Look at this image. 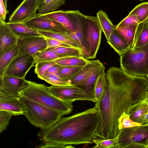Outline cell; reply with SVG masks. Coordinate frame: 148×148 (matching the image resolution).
Here are the masks:
<instances>
[{
    "label": "cell",
    "mask_w": 148,
    "mask_h": 148,
    "mask_svg": "<svg viewBox=\"0 0 148 148\" xmlns=\"http://www.w3.org/2000/svg\"><path fill=\"white\" fill-rule=\"evenodd\" d=\"M106 83L95 107L98 110L100 123L96 138L111 139L120 130L118 119L132 105L143 100L148 90L147 76H133L121 68L112 66L105 73Z\"/></svg>",
    "instance_id": "cell-1"
},
{
    "label": "cell",
    "mask_w": 148,
    "mask_h": 148,
    "mask_svg": "<svg viewBox=\"0 0 148 148\" xmlns=\"http://www.w3.org/2000/svg\"><path fill=\"white\" fill-rule=\"evenodd\" d=\"M95 107L67 117H62L48 129L38 134L40 148H73L72 145L93 143L100 123Z\"/></svg>",
    "instance_id": "cell-2"
},
{
    "label": "cell",
    "mask_w": 148,
    "mask_h": 148,
    "mask_svg": "<svg viewBox=\"0 0 148 148\" xmlns=\"http://www.w3.org/2000/svg\"><path fill=\"white\" fill-rule=\"evenodd\" d=\"M23 115L34 126L42 130L48 129L65 114L60 111L19 95Z\"/></svg>",
    "instance_id": "cell-3"
},
{
    "label": "cell",
    "mask_w": 148,
    "mask_h": 148,
    "mask_svg": "<svg viewBox=\"0 0 148 148\" xmlns=\"http://www.w3.org/2000/svg\"><path fill=\"white\" fill-rule=\"evenodd\" d=\"M27 87L20 92L19 95L25 97L36 102L55 109L64 113L69 114L73 110V102L60 99L49 90L44 84L28 81Z\"/></svg>",
    "instance_id": "cell-4"
},
{
    "label": "cell",
    "mask_w": 148,
    "mask_h": 148,
    "mask_svg": "<svg viewBox=\"0 0 148 148\" xmlns=\"http://www.w3.org/2000/svg\"><path fill=\"white\" fill-rule=\"evenodd\" d=\"M120 67L133 76L148 75V43L134 48H129L120 55Z\"/></svg>",
    "instance_id": "cell-5"
},
{
    "label": "cell",
    "mask_w": 148,
    "mask_h": 148,
    "mask_svg": "<svg viewBox=\"0 0 148 148\" xmlns=\"http://www.w3.org/2000/svg\"><path fill=\"white\" fill-rule=\"evenodd\" d=\"M84 29L89 48V59H94L100 47L102 32L97 16L85 15Z\"/></svg>",
    "instance_id": "cell-6"
},
{
    "label": "cell",
    "mask_w": 148,
    "mask_h": 148,
    "mask_svg": "<svg viewBox=\"0 0 148 148\" xmlns=\"http://www.w3.org/2000/svg\"><path fill=\"white\" fill-rule=\"evenodd\" d=\"M117 136L118 148H125L133 142L144 143L148 138V124L122 129Z\"/></svg>",
    "instance_id": "cell-7"
},
{
    "label": "cell",
    "mask_w": 148,
    "mask_h": 148,
    "mask_svg": "<svg viewBox=\"0 0 148 148\" xmlns=\"http://www.w3.org/2000/svg\"><path fill=\"white\" fill-rule=\"evenodd\" d=\"M17 45L18 49L17 56L35 57L38 52L48 48L45 37L42 36L18 38Z\"/></svg>",
    "instance_id": "cell-8"
},
{
    "label": "cell",
    "mask_w": 148,
    "mask_h": 148,
    "mask_svg": "<svg viewBox=\"0 0 148 148\" xmlns=\"http://www.w3.org/2000/svg\"><path fill=\"white\" fill-rule=\"evenodd\" d=\"M36 62L35 57L33 56H17L8 67L5 75L25 78L29 70Z\"/></svg>",
    "instance_id": "cell-9"
},
{
    "label": "cell",
    "mask_w": 148,
    "mask_h": 148,
    "mask_svg": "<svg viewBox=\"0 0 148 148\" xmlns=\"http://www.w3.org/2000/svg\"><path fill=\"white\" fill-rule=\"evenodd\" d=\"M36 30L68 33L69 30L61 23L52 19L44 14H37L35 16L23 23Z\"/></svg>",
    "instance_id": "cell-10"
},
{
    "label": "cell",
    "mask_w": 148,
    "mask_h": 148,
    "mask_svg": "<svg viewBox=\"0 0 148 148\" xmlns=\"http://www.w3.org/2000/svg\"><path fill=\"white\" fill-rule=\"evenodd\" d=\"M40 0L23 1L10 16L9 22L23 23L35 16Z\"/></svg>",
    "instance_id": "cell-11"
},
{
    "label": "cell",
    "mask_w": 148,
    "mask_h": 148,
    "mask_svg": "<svg viewBox=\"0 0 148 148\" xmlns=\"http://www.w3.org/2000/svg\"><path fill=\"white\" fill-rule=\"evenodd\" d=\"M48 87L53 94L63 100L73 102L76 100L88 101L84 90L77 86L52 85Z\"/></svg>",
    "instance_id": "cell-12"
},
{
    "label": "cell",
    "mask_w": 148,
    "mask_h": 148,
    "mask_svg": "<svg viewBox=\"0 0 148 148\" xmlns=\"http://www.w3.org/2000/svg\"><path fill=\"white\" fill-rule=\"evenodd\" d=\"M25 78L5 75L0 78V92L6 95L19 97V93L28 86Z\"/></svg>",
    "instance_id": "cell-13"
},
{
    "label": "cell",
    "mask_w": 148,
    "mask_h": 148,
    "mask_svg": "<svg viewBox=\"0 0 148 148\" xmlns=\"http://www.w3.org/2000/svg\"><path fill=\"white\" fill-rule=\"evenodd\" d=\"M66 11L75 26V33L80 42L83 57L85 58L89 59V48L85 37L84 29L85 15L79 10Z\"/></svg>",
    "instance_id": "cell-14"
},
{
    "label": "cell",
    "mask_w": 148,
    "mask_h": 148,
    "mask_svg": "<svg viewBox=\"0 0 148 148\" xmlns=\"http://www.w3.org/2000/svg\"><path fill=\"white\" fill-rule=\"evenodd\" d=\"M0 110L9 112L13 115H23L24 109L20 97L8 96L0 92Z\"/></svg>",
    "instance_id": "cell-15"
},
{
    "label": "cell",
    "mask_w": 148,
    "mask_h": 148,
    "mask_svg": "<svg viewBox=\"0 0 148 148\" xmlns=\"http://www.w3.org/2000/svg\"><path fill=\"white\" fill-rule=\"evenodd\" d=\"M18 38L7 22L0 19V53L16 45Z\"/></svg>",
    "instance_id": "cell-16"
},
{
    "label": "cell",
    "mask_w": 148,
    "mask_h": 148,
    "mask_svg": "<svg viewBox=\"0 0 148 148\" xmlns=\"http://www.w3.org/2000/svg\"><path fill=\"white\" fill-rule=\"evenodd\" d=\"M105 67L102 64L96 69L83 83L77 86L83 89L86 93L88 101L96 103L95 95V87L99 76L105 71Z\"/></svg>",
    "instance_id": "cell-17"
},
{
    "label": "cell",
    "mask_w": 148,
    "mask_h": 148,
    "mask_svg": "<svg viewBox=\"0 0 148 148\" xmlns=\"http://www.w3.org/2000/svg\"><path fill=\"white\" fill-rule=\"evenodd\" d=\"M102 64L99 59L89 60L81 71L68 81L72 85L77 86L85 81L96 69Z\"/></svg>",
    "instance_id": "cell-18"
},
{
    "label": "cell",
    "mask_w": 148,
    "mask_h": 148,
    "mask_svg": "<svg viewBox=\"0 0 148 148\" xmlns=\"http://www.w3.org/2000/svg\"><path fill=\"white\" fill-rule=\"evenodd\" d=\"M18 52V47L16 45L0 53V78L5 75L7 68L17 56Z\"/></svg>",
    "instance_id": "cell-19"
},
{
    "label": "cell",
    "mask_w": 148,
    "mask_h": 148,
    "mask_svg": "<svg viewBox=\"0 0 148 148\" xmlns=\"http://www.w3.org/2000/svg\"><path fill=\"white\" fill-rule=\"evenodd\" d=\"M48 17L62 24L69 30L75 32V27L66 11L59 10L44 14Z\"/></svg>",
    "instance_id": "cell-20"
},
{
    "label": "cell",
    "mask_w": 148,
    "mask_h": 148,
    "mask_svg": "<svg viewBox=\"0 0 148 148\" xmlns=\"http://www.w3.org/2000/svg\"><path fill=\"white\" fill-rule=\"evenodd\" d=\"M37 31L45 37L56 39L72 47L82 50L81 48L68 33L52 32L40 30H38Z\"/></svg>",
    "instance_id": "cell-21"
},
{
    "label": "cell",
    "mask_w": 148,
    "mask_h": 148,
    "mask_svg": "<svg viewBox=\"0 0 148 148\" xmlns=\"http://www.w3.org/2000/svg\"><path fill=\"white\" fill-rule=\"evenodd\" d=\"M9 26L18 37H26L42 36L37 30L32 29L23 23L8 22Z\"/></svg>",
    "instance_id": "cell-22"
},
{
    "label": "cell",
    "mask_w": 148,
    "mask_h": 148,
    "mask_svg": "<svg viewBox=\"0 0 148 148\" xmlns=\"http://www.w3.org/2000/svg\"><path fill=\"white\" fill-rule=\"evenodd\" d=\"M148 43V18L139 24L137 27L132 49L143 46Z\"/></svg>",
    "instance_id": "cell-23"
},
{
    "label": "cell",
    "mask_w": 148,
    "mask_h": 148,
    "mask_svg": "<svg viewBox=\"0 0 148 148\" xmlns=\"http://www.w3.org/2000/svg\"><path fill=\"white\" fill-rule=\"evenodd\" d=\"M107 42L120 56L130 48L125 39L115 29L111 35Z\"/></svg>",
    "instance_id": "cell-24"
},
{
    "label": "cell",
    "mask_w": 148,
    "mask_h": 148,
    "mask_svg": "<svg viewBox=\"0 0 148 148\" xmlns=\"http://www.w3.org/2000/svg\"><path fill=\"white\" fill-rule=\"evenodd\" d=\"M102 31L108 40L114 31L115 29V26L113 24L109 18L107 14L104 11L100 10L97 13Z\"/></svg>",
    "instance_id": "cell-25"
},
{
    "label": "cell",
    "mask_w": 148,
    "mask_h": 148,
    "mask_svg": "<svg viewBox=\"0 0 148 148\" xmlns=\"http://www.w3.org/2000/svg\"><path fill=\"white\" fill-rule=\"evenodd\" d=\"M125 112L132 120L136 122L140 117L148 113V105L142 100L131 106Z\"/></svg>",
    "instance_id": "cell-26"
},
{
    "label": "cell",
    "mask_w": 148,
    "mask_h": 148,
    "mask_svg": "<svg viewBox=\"0 0 148 148\" xmlns=\"http://www.w3.org/2000/svg\"><path fill=\"white\" fill-rule=\"evenodd\" d=\"M66 0H40L38 14H42L54 12L64 4Z\"/></svg>",
    "instance_id": "cell-27"
},
{
    "label": "cell",
    "mask_w": 148,
    "mask_h": 148,
    "mask_svg": "<svg viewBox=\"0 0 148 148\" xmlns=\"http://www.w3.org/2000/svg\"><path fill=\"white\" fill-rule=\"evenodd\" d=\"M46 49L66 57L73 56L83 57L82 50L74 47L55 46L49 47Z\"/></svg>",
    "instance_id": "cell-28"
},
{
    "label": "cell",
    "mask_w": 148,
    "mask_h": 148,
    "mask_svg": "<svg viewBox=\"0 0 148 148\" xmlns=\"http://www.w3.org/2000/svg\"><path fill=\"white\" fill-rule=\"evenodd\" d=\"M138 24L125 27H115L116 31L122 36L128 43L130 48L132 49L136 29Z\"/></svg>",
    "instance_id": "cell-29"
},
{
    "label": "cell",
    "mask_w": 148,
    "mask_h": 148,
    "mask_svg": "<svg viewBox=\"0 0 148 148\" xmlns=\"http://www.w3.org/2000/svg\"><path fill=\"white\" fill-rule=\"evenodd\" d=\"M88 60L83 57L70 56L60 58L55 61L56 63L63 66H84Z\"/></svg>",
    "instance_id": "cell-30"
},
{
    "label": "cell",
    "mask_w": 148,
    "mask_h": 148,
    "mask_svg": "<svg viewBox=\"0 0 148 148\" xmlns=\"http://www.w3.org/2000/svg\"><path fill=\"white\" fill-rule=\"evenodd\" d=\"M84 66H62L57 75L62 79L68 81L77 74Z\"/></svg>",
    "instance_id": "cell-31"
},
{
    "label": "cell",
    "mask_w": 148,
    "mask_h": 148,
    "mask_svg": "<svg viewBox=\"0 0 148 148\" xmlns=\"http://www.w3.org/2000/svg\"><path fill=\"white\" fill-rule=\"evenodd\" d=\"M135 14L139 23L144 22L148 18V2L140 3L136 6L128 15Z\"/></svg>",
    "instance_id": "cell-32"
},
{
    "label": "cell",
    "mask_w": 148,
    "mask_h": 148,
    "mask_svg": "<svg viewBox=\"0 0 148 148\" xmlns=\"http://www.w3.org/2000/svg\"><path fill=\"white\" fill-rule=\"evenodd\" d=\"M95 148H118V137L111 139L96 138L93 140Z\"/></svg>",
    "instance_id": "cell-33"
},
{
    "label": "cell",
    "mask_w": 148,
    "mask_h": 148,
    "mask_svg": "<svg viewBox=\"0 0 148 148\" xmlns=\"http://www.w3.org/2000/svg\"><path fill=\"white\" fill-rule=\"evenodd\" d=\"M56 63L54 61H40L36 62L34 72L38 78L42 79V78L47 69Z\"/></svg>",
    "instance_id": "cell-34"
},
{
    "label": "cell",
    "mask_w": 148,
    "mask_h": 148,
    "mask_svg": "<svg viewBox=\"0 0 148 148\" xmlns=\"http://www.w3.org/2000/svg\"><path fill=\"white\" fill-rule=\"evenodd\" d=\"M35 57L37 62L40 61H54L57 59L66 57L46 49L38 52Z\"/></svg>",
    "instance_id": "cell-35"
},
{
    "label": "cell",
    "mask_w": 148,
    "mask_h": 148,
    "mask_svg": "<svg viewBox=\"0 0 148 148\" xmlns=\"http://www.w3.org/2000/svg\"><path fill=\"white\" fill-rule=\"evenodd\" d=\"M47 82L55 86H72L68 81L64 80L57 75L53 74L45 73L42 78V79Z\"/></svg>",
    "instance_id": "cell-36"
},
{
    "label": "cell",
    "mask_w": 148,
    "mask_h": 148,
    "mask_svg": "<svg viewBox=\"0 0 148 148\" xmlns=\"http://www.w3.org/2000/svg\"><path fill=\"white\" fill-rule=\"evenodd\" d=\"M141 124L134 121L125 112H124L118 119V126L119 129L131 127L140 126Z\"/></svg>",
    "instance_id": "cell-37"
},
{
    "label": "cell",
    "mask_w": 148,
    "mask_h": 148,
    "mask_svg": "<svg viewBox=\"0 0 148 148\" xmlns=\"http://www.w3.org/2000/svg\"><path fill=\"white\" fill-rule=\"evenodd\" d=\"M106 78L105 71L98 77L95 87V95L96 101L100 98L106 83Z\"/></svg>",
    "instance_id": "cell-38"
},
{
    "label": "cell",
    "mask_w": 148,
    "mask_h": 148,
    "mask_svg": "<svg viewBox=\"0 0 148 148\" xmlns=\"http://www.w3.org/2000/svg\"><path fill=\"white\" fill-rule=\"evenodd\" d=\"M13 115L10 113L0 110V133L5 131L9 124V121Z\"/></svg>",
    "instance_id": "cell-39"
},
{
    "label": "cell",
    "mask_w": 148,
    "mask_h": 148,
    "mask_svg": "<svg viewBox=\"0 0 148 148\" xmlns=\"http://www.w3.org/2000/svg\"><path fill=\"white\" fill-rule=\"evenodd\" d=\"M139 24L137 16L135 14L128 15L115 26V27H125Z\"/></svg>",
    "instance_id": "cell-40"
},
{
    "label": "cell",
    "mask_w": 148,
    "mask_h": 148,
    "mask_svg": "<svg viewBox=\"0 0 148 148\" xmlns=\"http://www.w3.org/2000/svg\"><path fill=\"white\" fill-rule=\"evenodd\" d=\"M45 37L48 47L55 46L72 47L71 46L56 39L48 37Z\"/></svg>",
    "instance_id": "cell-41"
},
{
    "label": "cell",
    "mask_w": 148,
    "mask_h": 148,
    "mask_svg": "<svg viewBox=\"0 0 148 148\" xmlns=\"http://www.w3.org/2000/svg\"><path fill=\"white\" fill-rule=\"evenodd\" d=\"M62 66L56 63L50 67L47 71L45 73L53 74L57 75L58 72Z\"/></svg>",
    "instance_id": "cell-42"
},
{
    "label": "cell",
    "mask_w": 148,
    "mask_h": 148,
    "mask_svg": "<svg viewBox=\"0 0 148 148\" xmlns=\"http://www.w3.org/2000/svg\"><path fill=\"white\" fill-rule=\"evenodd\" d=\"M8 10L5 8L3 0H0V19L5 21Z\"/></svg>",
    "instance_id": "cell-43"
},
{
    "label": "cell",
    "mask_w": 148,
    "mask_h": 148,
    "mask_svg": "<svg viewBox=\"0 0 148 148\" xmlns=\"http://www.w3.org/2000/svg\"><path fill=\"white\" fill-rule=\"evenodd\" d=\"M146 145L144 143L136 142L131 143L127 145L125 148H145Z\"/></svg>",
    "instance_id": "cell-44"
},
{
    "label": "cell",
    "mask_w": 148,
    "mask_h": 148,
    "mask_svg": "<svg viewBox=\"0 0 148 148\" xmlns=\"http://www.w3.org/2000/svg\"><path fill=\"white\" fill-rule=\"evenodd\" d=\"M136 122L142 124H147L148 123V113L144 114L140 117Z\"/></svg>",
    "instance_id": "cell-45"
},
{
    "label": "cell",
    "mask_w": 148,
    "mask_h": 148,
    "mask_svg": "<svg viewBox=\"0 0 148 148\" xmlns=\"http://www.w3.org/2000/svg\"><path fill=\"white\" fill-rule=\"evenodd\" d=\"M68 33L70 34L73 39L77 43L82 49L80 42L79 39L76 35L75 32H72L69 30Z\"/></svg>",
    "instance_id": "cell-46"
},
{
    "label": "cell",
    "mask_w": 148,
    "mask_h": 148,
    "mask_svg": "<svg viewBox=\"0 0 148 148\" xmlns=\"http://www.w3.org/2000/svg\"><path fill=\"white\" fill-rule=\"evenodd\" d=\"M143 100L148 105V90L144 94Z\"/></svg>",
    "instance_id": "cell-47"
},
{
    "label": "cell",
    "mask_w": 148,
    "mask_h": 148,
    "mask_svg": "<svg viewBox=\"0 0 148 148\" xmlns=\"http://www.w3.org/2000/svg\"><path fill=\"white\" fill-rule=\"evenodd\" d=\"M8 0H3V3L5 8L7 9V2Z\"/></svg>",
    "instance_id": "cell-48"
},
{
    "label": "cell",
    "mask_w": 148,
    "mask_h": 148,
    "mask_svg": "<svg viewBox=\"0 0 148 148\" xmlns=\"http://www.w3.org/2000/svg\"><path fill=\"white\" fill-rule=\"evenodd\" d=\"M144 143L146 145V146L148 145V138L144 142ZM146 148V147H145Z\"/></svg>",
    "instance_id": "cell-49"
},
{
    "label": "cell",
    "mask_w": 148,
    "mask_h": 148,
    "mask_svg": "<svg viewBox=\"0 0 148 148\" xmlns=\"http://www.w3.org/2000/svg\"><path fill=\"white\" fill-rule=\"evenodd\" d=\"M28 0H23V1H28Z\"/></svg>",
    "instance_id": "cell-50"
},
{
    "label": "cell",
    "mask_w": 148,
    "mask_h": 148,
    "mask_svg": "<svg viewBox=\"0 0 148 148\" xmlns=\"http://www.w3.org/2000/svg\"><path fill=\"white\" fill-rule=\"evenodd\" d=\"M140 0V1H143V0Z\"/></svg>",
    "instance_id": "cell-51"
},
{
    "label": "cell",
    "mask_w": 148,
    "mask_h": 148,
    "mask_svg": "<svg viewBox=\"0 0 148 148\" xmlns=\"http://www.w3.org/2000/svg\"><path fill=\"white\" fill-rule=\"evenodd\" d=\"M147 76V77H148V75Z\"/></svg>",
    "instance_id": "cell-52"
},
{
    "label": "cell",
    "mask_w": 148,
    "mask_h": 148,
    "mask_svg": "<svg viewBox=\"0 0 148 148\" xmlns=\"http://www.w3.org/2000/svg\"><path fill=\"white\" fill-rule=\"evenodd\" d=\"M147 124H148V123Z\"/></svg>",
    "instance_id": "cell-53"
}]
</instances>
